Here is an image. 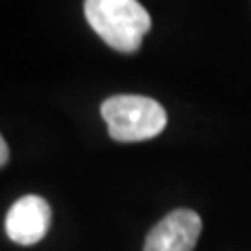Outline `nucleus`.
<instances>
[{"instance_id": "f257e3e1", "label": "nucleus", "mask_w": 251, "mask_h": 251, "mask_svg": "<svg viewBox=\"0 0 251 251\" xmlns=\"http://www.w3.org/2000/svg\"><path fill=\"white\" fill-rule=\"evenodd\" d=\"M88 25L117 52H136L151 29V15L138 0H86Z\"/></svg>"}, {"instance_id": "39448f33", "label": "nucleus", "mask_w": 251, "mask_h": 251, "mask_svg": "<svg viewBox=\"0 0 251 251\" xmlns=\"http://www.w3.org/2000/svg\"><path fill=\"white\" fill-rule=\"evenodd\" d=\"M6 161H9V145L4 143L2 134H0V168H2Z\"/></svg>"}, {"instance_id": "7ed1b4c3", "label": "nucleus", "mask_w": 251, "mask_h": 251, "mask_svg": "<svg viewBox=\"0 0 251 251\" xmlns=\"http://www.w3.org/2000/svg\"><path fill=\"white\" fill-rule=\"evenodd\" d=\"M50 218L52 211L49 201L38 195H25L13 203L4 220V228L9 239L17 245H36L49 232Z\"/></svg>"}, {"instance_id": "f03ea898", "label": "nucleus", "mask_w": 251, "mask_h": 251, "mask_svg": "<svg viewBox=\"0 0 251 251\" xmlns=\"http://www.w3.org/2000/svg\"><path fill=\"white\" fill-rule=\"evenodd\" d=\"M109 136L117 143H140L161 134L168 115L155 99L140 94H115L100 105Z\"/></svg>"}, {"instance_id": "20e7f679", "label": "nucleus", "mask_w": 251, "mask_h": 251, "mask_svg": "<svg viewBox=\"0 0 251 251\" xmlns=\"http://www.w3.org/2000/svg\"><path fill=\"white\" fill-rule=\"evenodd\" d=\"M201 226V218L193 209H174L151 228L143 251H193Z\"/></svg>"}]
</instances>
